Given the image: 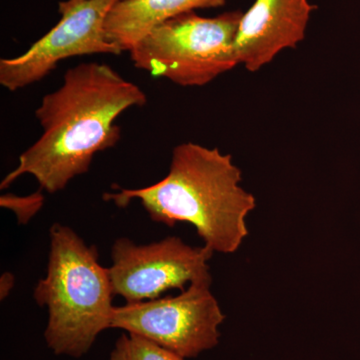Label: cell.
I'll return each mask as SVG.
<instances>
[{
  "mask_svg": "<svg viewBox=\"0 0 360 360\" xmlns=\"http://www.w3.org/2000/svg\"><path fill=\"white\" fill-rule=\"evenodd\" d=\"M148 101L143 90L105 63H82L66 70L63 84L46 94L35 110L41 136L20 156L2 180L1 191L25 174L49 193L65 189L89 172L96 153L120 139L118 116Z\"/></svg>",
  "mask_w": 360,
  "mask_h": 360,
  "instance_id": "cell-1",
  "label": "cell"
},
{
  "mask_svg": "<svg viewBox=\"0 0 360 360\" xmlns=\"http://www.w3.org/2000/svg\"><path fill=\"white\" fill-rule=\"evenodd\" d=\"M241 181V170L231 155L184 142L172 150L165 179L143 188L105 193L103 198L118 207L139 200L153 221L170 227L187 222L195 227L206 248L231 255L248 238L246 219L257 207L255 195Z\"/></svg>",
  "mask_w": 360,
  "mask_h": 360,
  "instance_id": "cell-2",
  "label": "cell"
},
{
  "mask_svg": "<svg viewBox=\"0 0 360 360\" xmlns=\"http://www.w3.org/2000/svg\"><path fill=\"white\" fill-rule=\"evenodd\" d=\"M113 295L108 269L99 264L96 248L70 227L52 225L47 274L33 296L49 309L44 338L54 354H86L99 333L111 328Z\"/></svg>",
  "mask_w": 360,
  "mask_h": 360,
  "instance_id": "cell-3",
  "label": "cell"
},
{
  "mask_svg": "<svg viewBox=\"0 0 360 360\" xmlns=\"http://www.w3.org/2000/svg\"><path fill=\"white\" fill-rule=\"evenodd\" d=\"M241 11L202 18L179 14L158 25L129 51L135 68L180 86H203L238 65L234 40Z\"/></svg>",
  "mask_w": 360,
  "mask_h": 360,
  "instance_id": "cell-4",
  "label": "cell"
},
{
  "mask_svg": "<svg viewBox=\"0 0 360 360\" xmlns=\"http://www.w3.org/2000/svg\"><path fill=\"white\" fill-rule=\"evenodd\" d=\"M212 283H194L176 296L115 307L111 328L153 341L184 359L217 347L225 316L210 291Z\"/></svg>",
  "mask_w": 360,
  "mask_h": 360,
  "instance_id": "cell-5",
  "label": "cell"
},
{
  "mask_svg": "<svg viewBox=\"0 0 360 360\" xmlns=\"http://www.w3.org/2000/svg\"><path fill=\"white\" fill-rule=\"evenodd\" d=\"M120 0H65L59 2L60 20L28 51L0 60V84L11 91L39 82L60 61L75 56L122 52L106 39V16Z\"/></svg>",
  "mask_w": 360,
  "mask_h": 360,
  "instance_id": "cell-6",
  "label": "cell"
},
{
  "mask_svg": "<svg viewBox=\"0 0 360 360\" xmlns=\"http://www.w3.org/2000/svg\"><path fill=\"white\" fill-rule=\"evenodd\" d=\"M213 253L205 245L193 248L175 236L146 245L117 239L108 269L113 293L135 303L155 300L174 288L184 290L187 283H212L208 262Z\"/></svg>",
  "mask_w": 360,
  "mask_h": 360,
  "instance_id": "cell-7",
  "label": "cell"
},
{
  "mask_svg": "<svg viewBox=\"0 0 360 360\" xmlns=\"http://www.w3.org/2000/svg\"><path fill=\"white\" fill-rule=\"evenodd\" d=\"M314 9L309 0H255L243 14L234 40L238 65L257 72L284 49H295Z\"/></svg>",
  "mask_w": 360,
  "mask_h": 360,
  "instance_id": "cell-8",
  "label": "cell"
},
{
  "mask_svg": "<svg viewBox=\"0 0 360 360\" xmlns=\"http://www.w3.org/2000/svg\"><path fill=\"white\" fill-rule=\"evenodd\" d=\"M226 0H120L104 22L106 39L120 51H130L158 25L200 8L224 6Z\"/></svg>",
  "mask_w": 360,
  "mask_h": 360,
  "instance_id": "cell-9",
  "label": "cell"
},
{
  "mask_svg": "<svg viewBox=\"0 0 360 360\" xmlns=\"http://www.w3.org/2000/svg\"><path fill=\"white\" fill-rule=\"evenodd\" d=\"M110 360H184V357L134 333L123 335L115 343Z\"/></svg>",
  "mask_w": 360,
  "mask_h": 360,
  "instance_id": "cell-10",
  "label": "cell"
},
{
  "mask_svg": "<svg viewBox=\"0 0 360 360\" xmlns=\"http://www.w3.org/2000/svg\"><path fill=\"white\" fill-rule=\"evenodd\" d=\"M44 203V196L39 191L22 198L13 194H4L0 198L2 207L13 210L21 224H27L41 210Z\"/></svg>",
  "mask_w": 360,
  "mask_h": 360,
  "instance_id": "cell-11",
  "label": "cell"
},
{
  "mask_svg": "<svg viewBox=\"0 0 360 360\" xmlns=\"http://www.w3.org/2000/svg\"><path fill=\"white\" fill-rule=\"evenodd\" d=\"M14 285V276L9 272L2 274L0 278V296L1 300L7 297Z\"/></svg>",
  "mask_w": 360,
  "mask_h": 360,
  "instance_id": "cell-12",
  "label": "cell"
}]
</instances>
